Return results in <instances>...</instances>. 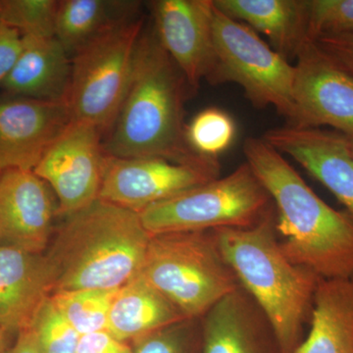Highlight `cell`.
<instances>
[{"label":"cell","mask_w":353,"mask_h":353,"mask_svg":"<svg viewBox=\"0 0 353 353\" xmlns=\"http://www.w3.org/2000/svg\"><path fill=\"white\" fill-rule=\"evenodd\" d=\"M118 290H62L51 301L81 336L105 331L109 311Z\"/></svg>","instance_id":"23"},{"label":"cell","mask_w":353,"mask_h":353,"mask_svg":"<svg viewBox=\"0 0 353 353\" xmlns=\"http://www.w3.org/2000/svg\"><path fill=\"white\" fill-rule=\"evenodd\" d=\"M65 217L43 253L52 294L118 290L139 276L152 238L139 213L97 199Z\"/></svg>","instance_id":"3"},{"label":"cell","mask_w":353,"mask_h":353,"mask_svg":"<svg viewBox=\"0 0 353 353\" xmlns=\"http://www.w3.org/2000/svg\"><path fill=\"white\" fill-rule=\"evenodd\" d=\"M188 88L157 32H143L126 95L103 138L104 152L114 157H157L179 163L217 162L199 157L188 145L183 121Z\"/></svg>","instance_id":"2"},{"label":"cell","mask_w":353,"mask_h":353,"mask_svg":"<svg viewBox=\"0 0 353 353\" xmlns=\"http://www.w3.org/2000/svg\"><path fill=\"white\" fill-rule=\"evenodd\" d=\"M178 309L141 276L121 288L114 299L106 331L134 345L176 323L185 321Z\"/></svg>","instance_id":"21"},{"label":"cell","mask_w":353,"mask_h":353,"mask_svg":"<svg viewBox=\"0 0 353 353\" xmlns=\"http://www.w3.org/2000/svg\"><path fill=\"white\" fill-rule=\"evenodd\" d=\"M23 50L2 83V94L46 101H65L71 57L55 37H23Z\"/></svg>","instance_id":"18"},{"label":"cell","mask_w":353,"mask_h":353,"mask_svg":"<svg viewBox=\"0 0 353 353\" xmlns=\"http://www.w3.org/2000/svg\"><path fill=\"white\" fill-rule=\"evenodd\" d=\"M296 59V119L290 126H328L353 137V75L334 63L314 41H306Z\"/></svg>","instance_id":"11"},{"label":"cell","mask_w":353,"mask_h":353,"mask_svg":"<svg viewBox=\"0 0 353 353\" xmlns=\"http://www.w3.org/2000/svg\"><path fill=\"white\" fill-rule=\"evenodd\" d=\"M23 37L19 32L0 25V88L12 71L23 50Z\"/></svg>","instance_id":"29"},{"label":"cell","mask_w":353,"mask_h":353,"mask_svg":"<svg viewBox=\"0 0 353 353\" xmlns=\"http://www.w3.org/2000/svg\"><path fill=\"white\" fill-rule=\"evenodd\" d=\"M103 134L83 121L71 120L51 143L34 173L57 194V216H68L97 201L104 158Z\"/></svg>","instance_id":"9"},{"label":"cell","mask_w":353,"mask_h":353,"mask_svg":"<svg viewBox=\"0 0 353 353\" xmlns=\"http://www.w3.org/2000/svg\"><path fill=\"white\" fill-rule=\"evenodd\" d=\"M77 353H134V348L105 330L81 336Z\"/></svg>","instance_id":"31"},{"label":"cell","mask_w":353,"mask_h":353,"mask_svg":"<svg viewBox=\"0 0 353 353\" xmlns=\"http://www.w3.org/2000/svg\"><path fill=\"white\" fill-rule=\"evenodd\" d=\"M6 353H41L36 341L29 330L18 334L12 347H9Z\"/></svg>","instance_id":"32"},{"label":"cell","mask_w":353,"mask_h":353,"mask_svg":"<svg viewBox=\"0 0 353 353\" xmlns=\"http://www.w3.org/2000/svg\"><path fill=\"white\" fill-rule=\"evenodd\" d=\"M308 39L353 34V0H307Z\"/></svg>","instance_id":"27"},{"label":"cell","mask_w":353,"mask_h":353,"mask_svg":"<svg viewBox=\"0 0 353 353\" xmlns=\"http://www.w3.org/2000/svg\"><path fill=\"white\" fill-rule=\"evenodd\" d=\"M57 0H0V23L22 37H55Z\"/></svg>","instance_id":"25"},{"label":"cell","mask_w":353,"mask_h":353,"mask_svg":"<svg viewBox=\"0 0 353 353\" xmlns=\"http://www.w3.org/2000/svg\"><path fill=\"white\" fill-rule=\"evenodd\" d=\"M213 48L214 62L206 80L211 83H236L253 106H273L289 125L294 124V65L260 39L252 28L225 15L215 6Z\"/></svg>","instance_id":"8"},{"label":"cell","mask_w":353,"mask_h":353,"mask_svg":"<svg viewBox=\"0 0 353 353\" xmlns=\"http://www.w3.org/2000/svg\"><path fill=\"white\" fill-rule=\"evenodd\" d=\"M348 143H350V152L353 157V137H347Z\"/></svg>","instance_id":"34"},{"label":"cell","mask_w":353,"mask_h":353,"mask_svg":"<svg viewBox=\"0 0 353 353\" xmlns=\"http://www.w3.org/2000/svg\"><path fill=\"white\" fill-rule=\"evenodd\" d=\"M143 20L127 21L104 32L71 57L67 106L72 120L83 121L108 134L126 95Z\"/></svg>","instance_id":"7"},{"label":"cell","mask_w":353,"mask_h":353,"mask_svg":"<svg viewBox=\"0 0 353 353\" xmlns=\"http://www.w3.org/2000/svg\"><path fill=\"white\" fill-rule=\"evenodd\" d=\"M314 43L334 63L353 75V34L321 37Z\"/></svg>","instance_id":"30"},{"label":"cell","mask_w":353,"mask_h":353,"mask_svg":"<svg viewBox=\"0 0 353 353\" xmlns=\"http://www.w3.org/2000/svg\"><path fill=\"white\" fill-rule=\"evenodd\" d=\"M275 206L256 225L213 230L240 285L259 304L283 353H294L310 322L319 276L294 263L279 240Z\"/></svg>","instance_id":"4"},{"label":"cell","mask_w":353,"mask_h":353,"mask_svg":"<svg viewBox=\"0 0 353 353\" xmlns=\"http://www.w3.org/2000/svg\"><path fill=\"white\" fill-rule=\"evenodd\" d=\"M51 294L44 254L0 245V329L16 336L29 329Z\"/></svg>","instance_id":"17"},{"label":"cell","mask_w":353,"mask_h":353,"mask_svg":"<svg viewBox=\"0 0 353 353\" xmlns=\"http://www.w3.org/2000/svg\"><path fill=\"white\" fill-rule=\"evenodd\" d=\"M213 13V0L153 2L157 38L192 90L214 62Z\"/></svg>","instance_id":"13"},{"label":"cell","mask_w":353,"mask_h":353,"mask_svg":"<svg viewBox=\"0 0 353 353\" xmlns=\"http://www.w3.org/2000/svg\"><path fill=\"white\" fill-rule=\"evenodd\" d=\"M134 353H201V318L167 327L134 345Z\"/></svg>","instance_id":"28"},{"label":"cell","mask_w":353,"mask_h":353,"mask_svg":"<svg viewBox=\"0 0 353 353\" xmlns=\"http://www.w3.org/2000/svg\"><path fill=\"white\" fill-rule=\"evenodd\" d=\"M41 353H77L81 334L48 297L29 327Z\"/></svg>","instance_id":"26"},{"label":"cell","mask_w":353,"mask_h":353,"mask_svg":"<svg viewBox=\"0 0 353 353\" xmlns=\"http://www.w3.org/2000/svg\"><path fill=\"white\" fill-rule=\"evenodd\" d=\"M236 125L229 114L219 108L204 109L185 129L190 150L201 157L218 159L233 143Z\"/></svg>","instance_id":"24"},{"label":"cell","mask_w":353,"mask_h":353,"mask_svg":"<svg viewBox=\"0 0 353 353\" xmlns=\"http://www.w3.org/2000/svg\"><path fill=\"white\" fill-rule=\"evenodd\" d=\"M309 323L294 353H353V277L320 279Z\"/></svg>","instance_id":"20"},{"label":"cell","mask_w":353,"mask_h":353,"mask_svg":"<svg viewBox=\"0 0 353 353\" xmlns=\"http://www.w3.org/2000/svg\"><path fill=\"white\" fill-rule=\"evenodd\" d=\"M71 120L65 101L0 95V172L34 171Z\"/></svg>","instance_id":"12"},{"label":"cell","mask_w":353,"mask_h":353,"mask_svg":"<svg viewBox=\"0 0 353 353\" xmlns=\"http://www.w3.org/2000/svg\"><path fill=\"white\" fill-rule=\"evenodd\" d=\"M262 139L325 185L353 219V157L345 134L288 125L268 130Z\"/></svg>","instance_id":"15"},{"label":"cell","mask_w":353,"mask_h":353,"mask_svg":"<svg viewBox=\"0 0 353 353\" xmlns=\"http://www.w3.org/2000/svg\"><path fill=\"white\" fill-rule=\"evenodd\" d=\"M55 216L50 185L34 171L0 172V245L43 254Z\"/></svg>","instance_id":"14"},{"label":"cell","mask_w":353,"mask_h":353,"mask_svg":"<svg viewBox=\"0 0 353 353\" xmlns=\"http://www.w3.org/2000/svg\"><path fill=\"white\" fill-rule=\"evenodd\" d=\"M201 353H283L277 334L241 285L201 318Z\"/></svg>","instance_id":"16"},{"label":"cell","mask_w":353,"mask_h":353,"mask_svg":"<svg viewBox=\"0 0 353 353\" xmlns=\"http://www.w3.org/2000/svg\"><path fill=\"white\" fill-rule=\"evenodd\" d=\"M139 3L116 0H63L58 3L55 38L72 55L101 34L136 18Z\"/></svg>","instance_id":"22"},{"label":"cell","mask_w":353,"mask_h":353,"mask_svg":"<svg viewBox=\"0 0 353 353\" xmlns=\"http://www.w3.org/2000/svg\"><path fill=\"white\" fill-rule=\"evenodd\" d=\"M218 10L260 32L285 59L308 41L307 0H213Z\"/></svg>","instance_id":"19"},{"label":"cell","mask_w":353,"mask_h":353,"mask_svg":"<svg viewBox=\"0 0 353 353\" xmlns=\"http://www.w3.org/2000/svg\"><path fill=\"white\" fill-rule=\"evenodd\" d=\"M139 276L185 319L203 317L240 285L214 231L152 236Z\"/></svg>","instance_id":"5"},{"label":"cell","mask_w":353,"mask_h":353,"mask_svg":"<svg viewBox=\"0 0 353 353\" xmlns=\"http://www.w3.org/2000/svg\"><path fill=\"white\" fill-rule=\"evenodd\" d=\"M8 334L0 329V353H6L8 350Z\"/></svg>","instance_id":"33"},{"label":"cell","mask_w":353,"mask_h":353,"mask_svg":"<svg viewBox=\"0 0 353 353\" xmlns=\"http://www.w3.org/2000/svg\"><path fill=\"white\" fill-rule=\"evenodd\" d=\"M274 203L248 163L223 178L153 204L139 213L152 236L178 232H204L256 225Z\"/></svg>","instance_id":"6"},{"label":"cell","mask_w":353,"mask_h":353,"mask_svg":"<svg viewBox=\"0 0 353 353\" xmlns=\"http://www.w3.org/2000/svg\"><path fill=\"white\" fill-rule=\"evenodd\" d=\"M243 153L275 206L285 254L320 278H352V218L320 199L263 139H246Z\"/></svg>","instance_id":"1"},{"label":"cell","mask_w":353,"mask_h":353,"mask_svg":"<svg viewBox=\"0 0 353 353\" xmlns=\"http://www.w3.org/2000/svg\"><path fill=\"white\" fill-rule=\"evenodd\" d=\"M106 154V153H105ZM220 162L179 163L164 158L105 155L99 199L139 213L153 204L214 180Z\"/></svg>","instance_id":"10"},{"label":"cell","mask_w":353,"mask_h":353,"mask_svg":"<svg viewBox=\"0 0 353 353\" xmlns=\"http://www.w3.org/2000/svg\"><path fill=\"white\" fill-rule=\"evenodd\" d=\"M0 25H1V23H0Z\"/></svg>","instance_id":"35"}]
</instances>
